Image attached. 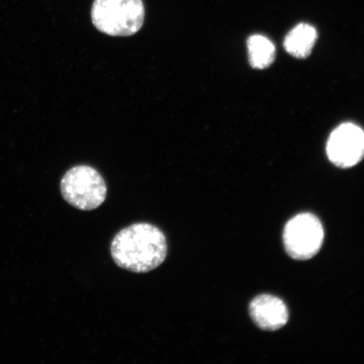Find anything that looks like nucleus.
I'll return each mask as SVG.
<instances>
[{"mask_svg": "<svg viewBox=\"0 0 364 364\" xmlns=\"http://www.w3.org/2000/svg\"><path fill=\"white\" fill-rule=\"evenodd\" d=\"M323 240L324 230L321 223L311 213H300L285 226L286 252L295 260L306 261L315 257L322 247Z\"/></svg>", "mask_w": 364, "mask_h": 364, "instance_id": "obj_4", "label": "nucleus"}, {"mask_svg": "<svg viewBox=\"0 0 364 364\" xmlns=\"http://www.w3.org/2000/svg\"><path fill=\"white\" fill-rule=\"evenodd\" d=\"M327 156L335 166L349 168L364 158V132L353 124H341L330 136Z\"/></svg>", "mask_w": 364, "mask_h": 364, "instance_id": "obj_5", "label": "nucleus"}, {"mask_svg": "<svg viewBox=\"0 0 364 364\" xmlns=\"http://www.w3.org/2000/svg\"><path fill=\"white\" fill-rule=\"evenodd\" d=\"M249 62L257 70L269 67L276 57L275 46L266 36L253 35L247 41Z\"/></svg>", "mask_w": 364, "mask_h": 364, "instance_id": "obj_8", "label": "nucleus"}, {"mask_svg": "<svg viewBox=\"0 0 364 364\" xmlns=\"http://www.w3.org/2000/svg\"><path fill=\"white\" fill-rule=\"evenodd\" d=\"M142 0H95L91 20L95 28L112 36H130L144 26Z\"/></svg>", "mask_w": 364, "mask_h": 364, "instance_id": "obj_2", "label": "nucleus"}, {"mask_svg": "<svg viewBox=\"0 0 364 364\" xmlns=\"http://www.w3.org/2000/svg\"><path fill=\"white\" fill-rule=\"evenodd\" d=\"M317 38V31L312 26L301 23L286 36L284 48L290 55L297 58H306L315 47Z\"/></svg>", "mask_w": 364, "mask_h": 364, "instance_id": "obj_7", "label": "nucleus"}, {"mask_svg": "<svg viewBox=\"0 0 364 364\" xmlns=\"http://www.w3.org/2000/svg\"><path fill=\"white\" fill-rule=\"evenodd\" d=\"M167 240L159 228L138 223L122 230L111 245L113 261L118 267L135 273L156 269L167 257Z\"/></svg>", "mask_w": 364, "mask_h": 364, "instance_id": "obj_1", "label": "nucleus"}, {"mask_svg": "<svg viewBox=\"0 0 364 364\" xmlns=\"http://www.w3.org/2000/svg\"><path fill=\"white\" fill-rule=\"evenodd\" d=\"M250 315L259 328L277 331L289 321V309L283 300L274 296L263 294L255 298L250 304Z\"/></svg>", "mask_w": 364, "mask_h": 364, "instance_id": "obj_6", "label": "nucleus"}, {"mask_svg": "<svg viewBox=\"0 0 364 364\" xmlns=\"http://www.w3.org/2000/svg\"><path fill=\"white\" fill-rule=\"evenodd\" d=\"M60 188L65 201L83 211L94 210L101 206L107 195L102 176L89 166L71 168L63 176Z\"/></svg>", "mask_w": 364, "mask_h": 364, "instance_id": "obj_3", "label": "nucleus"}]
</instances>
